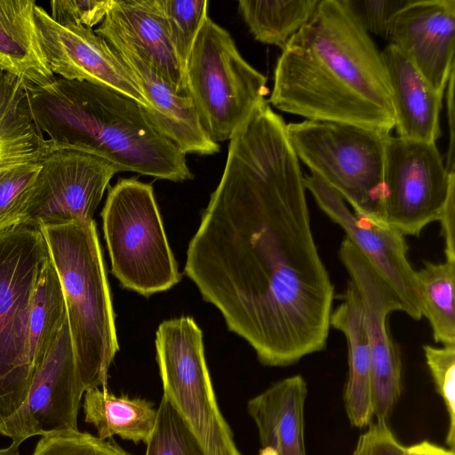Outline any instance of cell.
Instances as JSON below:
<instances>
[{"label": "cell", "instance_id": "cell-18", "mask_svg": "<svg viewBox=\"0 0 455 455\" xmlns=\"http://www.w3.org/2000/svg\"><path fill=\"white\" fill-rule=\"evenodd\" d=\"M94 32L106 42L137 51L176 92L188 94L184 70L172 46L159 0H113Z\"/></svg>", "mask_w": 455, "mask_h": 455}, {"label": "cell", "instance_id": "cell-33", "mask_svg": "<svg viewBox=\"0 0 455 455\" xmlns=\"http://www.w3.org/2000/svg\"><path fill=\"white\" fill-rule=\"evenodd\" d=\"M411 0H345L362 27L389 41L399 13Z\"/></svg>", "mask_w": 455, "mask_h": 455}, {"label": "cell", "instance_id": "cell-35", "mask_svg": "<svg viewBox=\"0 0 455 455\" xmlns=\"http://www.w3.org/2000/svg\"><path fill=\"white\" fill-rule=\"evenodd\" d=\"M352 455H407V447L396 439L387 422L376 421L359 436Z\"/></svg>", "mask_w": 455, "mask_h": 455}, {"label": "cell", "instance_id": "cell-1", "mask_svg": "<svg viewBox=\"0 0 455 455\" xmlns=\"http://www.w3.org/2000/svg\"><path fill=\"white\" fill-rule=\"evenodd\" d=\"M286 126L263 100L234 132L184 268L228 330L271 367L325 348L334 300Z\"/></svg>", "mask_w": 455, "mask_h": 455}, {"label": "cell", "instance_id": "cell-19", "mask_svg": "<svg viewBox=\"0 0 455 455\" xmlns=\"http://www.w3.org/2000/svg\"><path fill=\"white\" fill-rule=\"evenodd\" d=\"M395 110L397 136L435 142L441 135L438 95L414 63L393 44L381 51Z\"/></svg>", "mask_w": 455, "mask_h": 455}, {"label": "cell", "instance_id": "cell-34", "mask_svg": "<svg viewBox=\"0 0 455 455\" xmlns=\"http://www.w3.org/2000/svg\"><path fill=\"white\" fill-rule=\"evenodd\" d=\"M113 0H52L51 18L62 26L81 25L92 28L101 23Z\"/></svg>", "mask_w": 455, "mask_h": 455}, {"label": "cell", "instance_id": "cell-21", "mask_svg": "<svg viewBox=\"0 0 455 455\" xmlns=\"http://www.w3.org/2000/svg\"><path fill=\"white\" fill-rule=\"evenodd\" d=\"M342 299V302L332 310L330 325L341 331L347 342L348 375L343 400L350 424L362 428L369 426L373 418L371 362L362 301L350 279Z\"/></svg>", "mask_w": 455, "mask_h": 455}, {"label": "cell", "instance_id": "cell-9", "mask_svg": "<svg viewBox=\"0 0 455 455\" xmlns=\"http://www.w3.org/2000/svg\"><path fill=\"white\" fill-rule=\"evenodd\" d=\"M164 395L206 455H242L221 414L206 365L203 333L191 317L163 322L156 334Z\"/></svg>", "mask_w": 455, "mask_h": 455}, {"label": "cell", "instance_id": "cell-27", "mask_svg": "<svg viewBox=\"0 0 455 455\" xmlns=\"http://www.w3.org/2000/svg\"><path fill=\"white\" fill-rule=\"evenodd\" d=\"M415 274L422 315L429 322L435 341L443 346L455 345V262L425 261Z\"/></svg>", "mask_w": 455, "mask_h": 455}, {"label": "cell", "instance_id": "cell-15", "mask_svg": "<svg viewBox=\"0 0 455 455\" xmlns=\"http://www.w3.org/2000/svg\"><path fill=\"white\" fill-rule=\"evenodd\" d=\"M35 16L41 46L53 74L112 89L149 108L142 90L124 61L92 28L60 25L37 4Z\"/></svg>", "mask_w": 455, "mask_h": 455}, {"label": "cell", "instance_id": "cell-38", "mask_svg": "<svg viewBox=\"0 0 455 455\" xmlns=\"http://www.w3.org/2000/svg\"><path fill=\"white\" fill-rule=\"evenodd\" d=\"M407 455H455V451L424 440L407 447Z\"/></svg>", "mask_w": 455, "mask_h": 455}, {"label": "cell", "instance_id": "cell-28", "mask_svg": "<svg viewBox=\"0 0 455 455\" xmlns=\"http://www.w3.org/2000/svg\"><path fill=\"white\" fill-rule=\"evenodd\" d=\"M145 443V455H206L193 431L164 396Z\"/></svg>", "mask_w": 455, "mask_h": 455}, {"label": "cell", "instance_id": "cell-5", "mask_svg": "<svg viewBox=\"0 0 455 455\" xmlns=\"http://www.w3.org/2000/svg\"><path fill=\"white\" fill-rule=\"evenodd\" d=\"M48 259L38 228L18 225L0 232V425L20 411L36 374L28 322L36 282Z\"/></svg>", "mask_w": 455, "mask_h": 455}, {"label": "cell", "instance_id": "cell-2", "mask_svg": "<svg viewBox=\"0 0 455 455\" xmlns=\"http://www.w3.org/2000/svg\"><path fill=\"white\" fill-rule=\"evenodd\" d=\"M282 50L272 106L306 120L390 134L395 116L381 52L345 0H319Z\"/></svg>", "mask_w": 455, "mask_h": 455}, {"label": "cell", "instance_id": "cell-30", "mask_svg": "<svg viewBox=\"0 0 455 455\" xmlns=\"http://www.w3.org/2000/svg\"><path fill=\"white\" fill-rule=\"evenodd\" d=\"M159 1L167 20L172 46L185 70L193 43L204 20L208 15L209 3L207 0Z\"/></svg>", "mask_w": 455, "mask_h": 455}, {"label": "cell", "instance_id": "cell-10", "mask_svg": "<svg viewBox=\"0 0 455 455\" xmlns=\"http://www.w3.org/2000/svg\"><path fill=\"white\" fill-rule=\"evenodd\" d=\"M41 170L13 226L39 228L70 220H93L113 176L109 160L88 151L58 146L48 139L40 156Z\"/></svg>", "mask_w": 455, "mask_h": 455}, {"label": "cell", "instance_id": "cell-26", "mask_svg": "<svg viewBox=\"0 0 455 455\" xmlns=\"http://www.w3.org/2000/svg\"><path fill=\"white\" fill-rule=\"evenodd\" d=\"M319 0H240L238 10L254 38L283 48L313 16Z\"/></svg>", "mask_w": 455, "mask_h": 455}, {"label": "cell", "instance_id": "cell-7", "mask_svg": "<svg viewBox=\"0 0 455 455\" xmlns=\"http://www.w3.org/2000/svg\"><path fill=\"white\" fill-rule=\"evenodd\" d=\"M112 274L143 296L171 289L180 280L150 184L120 179L101 212Z\"/></svg>", "mask_w": 455, "mask_h": 455}, {"label": "cell", "instance_id": "cell-25", "mask_svg": "<svg viewBox=\"0 0 455 455\" xmlns=\"http://www.w3.org/2000/svg\"><path fill=\"white\" fill-rule=\"evenodd\" d=\"M66 318L63 291L49 256L36 282L28 322L29 352L35 372L43 363Z\"/></svg>", "mask_w": 455, "mask_h": 455}, {"label": "cell", "instance_id": "cell-29", "mask_svg": "<svg viewBox=\"0 0 455 455\" xmlns=\"http://www.w3.org/2000/svg\"><path fill=\"white\" fill-rule=\"evenodd\" d=\"M40 158L0 160V232L14 220L41 170Z\"/></svg>", "mask_w": 455, "mask_h": 455}, {"label": "cell", "instance_id": "cell-6", "mask_svg": "<svg viewBox=\"0 0 455 455\" xmlns=\"http://www.w3.org/2000/svg\"><path fill=\"white\" fill-rule=\"evenodd\" d=\"M291 144L310 172L334 189L358 215L384 222L385 146L389 133L317 120L291 123Z\"/></svg>", "mask_w": 455, "mask_h": 455}, {"label": "cell", "instance_id": "cell-11", "mask_svg": "<svg viewBox=\"0 0 455 455\" xmlns=\"http://www.w3.org/2000/svg\"><path fill=\"white\" fill-rule=\"evenodd\" d=\"M454 189L455 172L447 170L435 142L387 138L382 200L386 224L404 236H419L438 220Z\"/></svg>", "mask_w": 455, "mask_h": 455}, {"label": "cell", "instance_id": "cell-12", "mask_svg": "<svg viewBox=\"0 0 455 455\" xmlns=\"http://www.w3.org/2000/svg\"><path fill=\"white\" fill-rule=\"evenodd\" d=\"M339 255L362 301L370 352L372 415L377 421L387 422L401 396L403 370L400 352L389 334L387 322L393 312H403V306L347 238L340 244Z\"/></svg>", "mask_w": 455, "mask_h": 455}, {"label": "cell", "instance_id": "cell-8", "mask_svg": "<svg viewBox=\"0 0 455 455\" xmlns=\"http://www.w3.org/2000/svg\"><path fill=\"white\" fill-rule=\"evenodd\" d=\"M184 73L200 124L216 143L230 140L268 91L266 76L243 58L230 34L208 15Z\"/></svg>", "mask_w": 455, "mask_h": 455}, {"label": "cell", "instance_id": "cell-37", "mask_svg": "<svg viewBox=\"0 0 455 455\" xmlns=\"http://www.w3.org/2000/svg\"><path fill=\"white\" fill-rule=\"evenodd\" d=\"M446 92L447 103V123L449 129V144L447 150V159L445 166L451 172L454 171V148H455V131H454V72L451 75Z\"/></svg>", "mask_w": 455, "mask_h": 455}, {"label": "cell", "instance_id": "cell-16", "mask_svg": "<svg viewBox=\"0 0 455 455\" xmlns=\"http://www.w3.org/2000/svg\"><path fill=\"white\" fill-rule=\"evenodd\" d=\"M455 0H411L399 13L389 44L414 63L443 98L454 72Z\"/></svg>", "mask_w": 455, "mask_h": 455}, {"label": "cell", "instance_id": "cell-24", "mask_svg": "<svg viewBox=\"0 0 455 455\" xmlns=\"http://www.w3.org/2000/svg\"><path fill=\"white\" fill-rule=\"evenodd\" d=\"M45 141L31 116L27 84L0 69V159L40 158Z\"/></svg>", "mask_w": 455, "mask_h": 455}, {"label": "cell", "instance_id": "cell-17", "mask_svg": "<svg viewBox=\"0 0 455 455\" xmlns=\"http://www.w3.org/2000/svg\"><path fill=\"white\" fill-rule=\"evenodd\" d=\"M117 53L140 85L149 104L146 114L156 127L184 154L213 155L220 151L202 127L188 94H180L137 51L116 42H107Z\"/></svg>", "mask_w": 455, "mask_h": 455}, {"label": "cell", "instance_id": "cell-36", "mask_svg": "<svg viewBox=\"0 0 455 455\" xmlns=\"http://www.w3.org/2000/svg\"><path fill=\"white\" fill-rule=\"evenodd\" d=\"M455 189L452 190L441 212L437 221L441 225V233L444 240L445 260L455 262Z\"/></svg>", "mask_w": 455, "mask_h": 455}, {"label": "cell", "instance_id": "cell-31", "mask_svg": "<svg viewBox=\"0 0 455 455\" xmlns=\"http://www.w3.org/2000/svg\"><path fill=\"white\" fill-rule=\"evenodd\" d=\"M426 363L435 386V389L443 401L449 424L446 444L449 449L455 448V345L423 346Z\"/></svg>", "mask_w": 455, "mask_h": 455}, {"label": "cell", "instance_id": "cell-22", "mask_svg": "<svg viewBox=\"0 0 455 455\" xmlns=\"http://www.w3.org/2000/svg\"><path fill=\"white\" fill-rule=\"evenodd\" d=\"M33 0H0V69L30 85L55 77L41 46Z\"/></svg>", "mask_w": 455, "mask_h": 455}, {"label": "cell", "instance_id": "cell-4", "mask_svg": "<svg viewBox=\"0 0 455 455\" xmlns=\"http://www.w3.org/2000/svg\"><path fill=\"white\" fill-rule=\"evenodd\" d=\"M38 228L61 284L84 387H104L119 347L95 222L76 220Z\"/></svg>", "mask_w": 455, "mask_h": 455}, {"label": "cell", "instance_id": "cell-14", "mask_svg": "<svg viewBox=\"0 0 455 455\" xmlns=\"http://www.w3.org/2000/svg\"><path fill=\"white\" fill-rule=\"evenodd\" d=\"M304 186L319 208L346 233V238L372 266L402 303L403 312L420 320L422 304L404 235L387 224L356 214L343 198L313 173Z\"/></svg>", "mask_w": 455, "mask_h": 455}, {"label": "cell", "instance_id": "cell-32", "mask_svg": "<svg viewBox=\"0 0 455 455\" xmlns=\"http://www.w3.org/2000/svg\"><path fill=\"white\" fill-rule=\"evenodd\" d=\"M32 455H130L118 445L79 430L41 436Z\"/></svg>", "mask_w": 455, "mask_h": 455}, {"label": "cell", "instance_id": "cell-23", "mask_svg": "<svg viewBox=\"0 0 455 455\" xmlns=\"http://www.w3.org/2000/svg\"><path fill=\"white\" fill-rule=\"evenodd\" d=\"M83 409L84 420L94 426L101 440L118 435L146 443L156 418V409L148 400L117 396L100 387L84 392Z\"/></svg>", "mask_w": 455, "mask_h": 455}, {"label": "cell", "instance_id": "cell-40", "mask_svg": "<svg viewBox=\"0 0 455 455\" xmlns=\"http://www.w3.org/2000/svg\"><path fill=\"white\" fill-rule=\"evenodd\" d=\"M258 455H278L277 452L268 447H261Z\"/></svg>", "mask_w": 455, "mask_h": 455}, {"label": "cell", "instance_id": "cell-3", "mask_svg": "<svg viewBox=\"0 0 455 455\" xmlns=\"http://www.w3.org/2000/svg\"><path fill=\"white\" fill-rule=\"evenodd\" d=\"M27 93L35 124L52 143L98 155L120 172L175 182L193 178L186 155L136 100L101 85L62 77L44 85L27 84Z\"/></svg>", "mask_w": 455, "mask_h": 455}, {"label": "cell", "instance_id": "cell-13", "mask_svg": "<svg viewBox=\"0 0 455 455\" xmlns=\"http://www.w3.org/2000/svg\"><path fill=\"white\" fill-rule=\"evenodd\" d=\"M85 391L66 318L35 374L27 400L0 425V435L19 447L35 435L78 430L77 416Z\"/></svg>", "mask_w": 455, "mask_h": 455}, {"label": "cell", "instance_id": "cell-20", "mask_svg": "<svg viewBox=\"0 0 455 455\" xmlns=\"http://www.w3.org/2000/svg\"><path fill=\"white\" fill-rule=\"evenodd\" d=\"M307 385L299 375L284 378L250 399L247 411L259 433L261 447L278 455H307L304 411Z\"/></svg>", "mask_w": 455, "mask_h": 455}, {"label": "cell", "instance_id": "cell-39", "mask_svg": "<svg viewBox=\"0 0 455 455\" xmlns=\"http://www.w3.org/2000/svg\"><path fill=\"white\" fill-rule=\"evenodd\" d=\"M18 448L11 444L7 448L0 449V455H20Z\"/></svg>", "mask_w": 455, "mask_h": 455}]
</instances>
